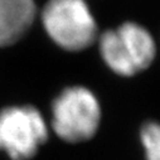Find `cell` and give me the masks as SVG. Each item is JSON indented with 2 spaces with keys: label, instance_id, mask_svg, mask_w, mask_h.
Returning a JSON list of instances; mask_svg holds the SVG:
<instances>
[{
  "label": "cell",
  "instance_id": "cell-6",
  "mask_svg": "<svg viewBox=\"0 0 160 160\" xmlns=\"http://www.w3.org/2000/svg\"><path fill=\"white\" fill-rule=\"evenodd\" d=\"M140 140L146 160H160V124L149 121L140 130Z\"/></svg>",
  "mask_w": 160,
  "mask_h": 160
},
{
  "label": "cell",
  "instance_id": "cell-2",
  "mask_svg": "<svg viewBox=\"0 0 160 160\" xmlns=\"http://www.w3.org/2000/svg\"><path fill=\"white\" fill-rule=\"evenodd\" d=\"M51 128L64 142L91 140L98 131L101 106L95 93L83 86L66 87L53 100Z\"/></svg>",
  "mask_w": 160,
  "mask_h": 160
},
{
  "label": "cell",
  "instance_id": "cell-4",
  "mask_svg": "<svg viewBox=\"0 0 160 160\" xmlns=\"http://www.w3.org/2000/svg\"><path fill=\"white\" fill-rule=\"evenodd\" d=\"M44 116L30 105H14L0 110V151L10 160H30L48 140Z\"/></svg>",
  "mask_w": 160,
  "mask_h": 160
},
{
  "label": "cell",
  "instance_id": "cell-5",
  "mask_svg": "<svg viewBox=\"0 0 160 160\" xmlns=\"http://www.w3.org/2000/svg\"><path fill=\"white\" fill-rule=\"evenodd\" d=\"M34 0H0V48L19 42L35 20Z\"/></svg>",
  "mask_w": 160,
  "mask_h": 160
},
{
  "label": "cell",
  "instance_id": "cell-3",
  "mask_svg": "<svg viewBox=\"0 0 160 160\" xmlns=\"http://www.w3.org/2000/svg\"><path fill=\"white\" fill-rule=\"evenodd\" d=\"M48 37L67 52H81L97 41V23L85 0H48L41 14Z\"/></svg>",
  "mask_w": 160,
  "mask_h": 160
},
{
  "label": "cell",
  "instance_id": "cell-1",
  "mask_svg": "<svg viewBox=\"0 0 160 160\" xmlns=\"http://www.w3.org/2000/svg\"><path fill=\"white\" fill-rule=\"evenodd\" d=\"M98 51L113 73L132 77L151 66L156 56V44L146 28L126 22L98 37Z\"/></svg>",
  "mask_w": 160,
  "mask_h": 160
}]
</instances>
